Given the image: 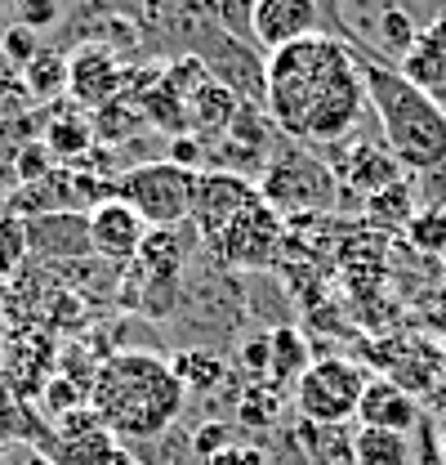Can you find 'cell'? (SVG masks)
<instances>
[{"label":"cell","mask_w":446,"mask_h":465,"mask_svg":"<svg viewBox=\"0 0 446 465\" xmlns=\"http://www.w3.org/2000/svg\"><path fill=\"white\" fill-rule=\"evenodd\" d=\"M366 108L371 99L353 41L313 32L264 58V116L281 139L308 153L353 139Z\"/></svg>","instance_id":"6da1fadb"},{"label":"cell","mask_w":446,"mask_h":465,"mask_svg":"<svg viewBox=\"0 0 446 465\" xmlns=\"http://www.w3.org/2000/svg\"><path fill=\"white\" fill-rule=\"evenodd\" d=\"M188 224L223 269H268L281 255V237H286L281 215L259 197L255 179L228 171L197 174Z\"/></svg>","instance_id":"7a4b0ae2"},{"label":"cell","mask_w":446,"mask_h":465,"mask_svg":"<svg viewBox=\"0 0 446 465\" xmlns=\"http://www.w3.org/2000/svg\"><path fill=\"white\" fill-rule=\"evenodd\" d=\"M183 390L161 353L116 349L90 381V411L116 439H157L183 411Z\"/></svg>","instance_id":"3957f363"},{"label":"cell","mask_w":446,"mask_h":465,"mask_svg":"<svg viewBox=\"0 0 446 465\" xmlns=\"http://www.w3.org/2000/svg\"><path fill=\"white\" fill-rule=\"evenodd\" d=\"M362 58V81L371 113L380 121L384 148L397 157V166L411 174H433L446 166V108L429 99L420 85H411L397 63L380 58L371 45H353Z\"/></svg>","instance_id":"277c9868"},{"label":"cell","mask_w":446,"mask_h":465,"mask_svg":"<svg viewBox=\"0 0 446 465\" xmlns=\"http://www.w3.org/2000/svg\"><path fill=\"white\" fill-rule=\"evenodd\" d=\"M197 232L192 224L179 229H148L143 246L134 251V260L121 269V304L130 313H148V318H170L179 304V287H183V269L192 260Z\"/></svg>","instance_id":"5b68a950"},{"label":"cell","mask_w":446,"mask_h":465,"mask_svg":"<svg viewBox=\"0 0 446 465\" xmlns=\"http://www.w3.org/2000/svg\"><path fill=\"white\" fill-rule=\"evenodd\" d=\"M255 188L281 220H290V215H326L339 202L334 171L317 153H308V148H299L290 139H281L273 148V157H268L264 174L255 179Z\"/></svg>","instance_id":"8992f818"},{"label":"cell","mask_w":446,"mask_h":465,"mask_svg":"<svg viewBox=\"0 0 446 465\" xmlns=\"http://www.w3.org/2000/svg\"><path fill=\"white\" fill-rule=\"evenodd\" d=\"M116 197L148 229H179V224L192 220L197 174L166 162V157H152V162H139V166L116 174Z\"/></svg>","instance_id":"52a82bcc"},{"label":"cell","mask_w":446,"mask_h":465,"mask_svg":"<svg viewBox=\"0 0 446 465\" xmlns=\"http://www.w3.org/2000/svg\"><path fill=\"white\" fill-rule=\"evenodd\" d=\"M366 371L353 358H313L308 371L295 381V403H299V420H313L322 430H339L344 420L357 416L362 390H366Z\"/></svg>","instance_id":"ba28073f"},{"label":"cell","mask_w":446,"mask_h":465,"mask_svg":"<svg viewBox=\"0 0 446 465\" xmlns=\"http://www.w3.org/2000/svg\"><path fill=\"white\" fill-rule=\"evenodd\" d=\"M130 81V67L121 63L116 50H108L103 41H81L72 54H67V94L76 108H103L112 104Z\"/></svg>","instance_id":"9c48e42d"},{"label":"cell","mask_w":446,"mask_h":465,"mask_svg":"<svg viewBox=\"0 0 446 465\" xmlns=\"http://www.w3.org/2000/svg\"><path fill=\"white\" fill-rule=\"evenodd\" d=\"M313 32H317V0H255V14H250L255 50L277 54Z\"/></svg>","instance_id":"30bf717a"},{"label":"cell","mask_w":446,"mask_h":465,"mask_svg":"<svg viewBox=\"0 0 446 465\" xmlns=\"http://www.w3.org/2000/svg\"><path fill=\"white\" fill-rule=\"evenodd\" d=\"M85 215H90V246H94V255L125 269V264L134 260V251L143 246L148 224H143V220H139L121 197L99 202V206H94V211H85Z\"/></svg>","instance_id":"8fae6325"},{"label":"cell","mask_w":446,"mask_h":465,"mask_svg":"<svg viewBox=\"0 0 446 465\" xmlns=\"http://www.w3.org/2000/svg\"><path fill=\"white\" fill-rule=\"evenodd\" d=\"M27 251L41 260H85L90 246V215L85 211H54L27 220Z\"/></svg>","instance_id":"7c38bea8"},{"label":"cell","mask_w":446,"mask_h":465,"mask_svg":"<svg viewBox=\"0 0 446 465\" xmlns=\"http://www.w3.org/2000/svg\"><path fill=\"white\" fill-rule=\"evenodd\" d=\"M397 72H402L411 85H420L429 99L446 104V14L433 18L429 27H420L411 54L397 63Z\"/></svg>","instance_id":"4fadbf2b"},{"label":"cell","mask_w":446,"mask_h":465,"mask_svg":"<svg viewBox=\"0 0 446 465\" xmlns=\"http://www.w3.org/2000/svg\"><path fill=\"white\" fill-rule=\"evenodd\" d=\"M357 420L371 425V430L406 434V430L420 425V403H415V394H406L402 385H393L389 376H375V381H366V390H362Z\"/></svg>","instance_id":"5bb4252c"},{"label":"cell","mask_w":446,"mask_h":465,"mask_svg":"<svg viewBox=\"0 0 446 465\" xmlns=\"http://www.w3.org/2000/svg\"><path fill=\"white\" fill-rule=\"evenodd\" d=\"M45 113V125H41V143L50 148V157L54 162H67V166H76L99 139H94V121L81 113V108H72V104H50V108H41Z\"/></svg>","instance_id":"9a60e30c"},{"label":"cell","mask_w":446,"mask_h":465,"mask_svg":"<svg viewBox=\"0 0 446 465\" xmlns=\"http://www.w3.org/2000/svg\"><path fill=\"white\" fill-rule=\"evenodd\" d=\"M246 104L228 90V85H219L215 76L188 99V134H197V139H219L223 130L237 121V113H241Z\"/></svg>","instance_id":"2e32d148"},{"label":"cell","mask_w":446,"mask_h":465,"mask_svg":"<svg viewBox=\"0 0 446 465\" xmlns=\"http://www.w3.org/2000/svg\"><path fill=\"white\" fill-rule=\"evenodd\" d=\"M90 121H94V139H99L103 148H121V143H130V134L148 130L143 99H139L134 90H121V94H116L112 104H103Z\"/></svg>","instance_id":"e0dca14e"},{"label":"cell","mask_w":446,"mask_h":465,"mask_svg":"<svg viewBox=\"0 0 446 465\" xmlns=\"http://www.w3.org/2000/svg\"><path fill=\"white\" fill-rule=\"evenodd\" d=\"M268 353H273V367H268V385L273 390H286V385H295L304 371H308V336L299 331V327H290V322H281L268 331Z\"/></svg>","instance_id":"ac0fdd59"},{"label":"cell","mask_w":446,"mask_h":465,"mask_svg":"<svg viewBox=\"0 0 446 465\" xmlns=\"http://www.w3.org/2000/svg\"><path fill=\"white\" fill-rule=\"evenodd\" d=\"M170 371L183 394H219V385L228 381V362L215 349H179Z\"/></svg>","instance_id":"d6986e66"},{"label":"cell","mask_w":446,"mask_h":465,"mask_svg":"<svg viewBox=\"0 0 446 465\" xmlns=\"http://www.w3.org/2000/svg\"><path fill=\"white\" fill-rule=\"evenodd\" d=\"M18 76H23V85H27L32 104L50 108V104H58V94H67V54H58V50H41V54L32 58Z\"/></svg>","instance_id":"ffe728a7"},{"label":"cell","mask_w":446,"mask_h":465,"mask_svg":"<svg viewBox=\"0 0 446 465\" xmlns=\"http://www.w3.org/2000/svg\"><path fill=\"white\" fill-rule=\"evenodd\" d=\"M415 211L420 206H415V183L411 179H397L393 188H384V193H375V197L362 202V215L375 229H406Z\"/></svg>","instance_id":"44dd1931"},{"label":"cell","mask_w":446,"mask_h":465,"mask_svg":"<svg viewBox=\"0 0 446 465\" xmlns=\"http://www.w3.org/2000/svg\"><path fill=\"white\" fill-rule=\"evenodd\" d=\"M353 465H411V439L362 425L353 434Z\"/></svg>","instance_id":"7402d4cb"},{"label":"cell","mask_w":446,"mask_h":465,"mask_svg":"<svg viewBox=\"0 0 446 465\" xmlns=\"http://www.w3.org/2000/svg\"><path fill=\"white\" fill-rule=\"evenodd\" d=\"M415 36H420V27H415V14H411V9H402V5H384V9L375 14V45H384V54H393L397 63L411 54Z\"/></svg>","instance_id":"603a6c76"},{"label":"cell","mask_w":446,"mask_h":465,"mask_svg":"<svg viewBox=\"0 0 446 465\" xmlns=\"http://www.w3.org/2000/svg\"><path fill=\"white\" fill-rule=\"evenodd\" d=\"M402 232L420 255H446V206H433V202L420 206Z\"/></svg>","instance_id":"cb8c5ba5"},{"label":"cell","mask_w":446,"mask_h":465,"mask_svg":"<svg viewBox=\"0 0 446 465\" xmlns=\"http://www.w3.org/2000/svg\"><path fill=\"white\" fill-rule=\"evenodd\" d=\"M281 399L273 385H246V394H237V416L250 425V430H268L277 420Z\"/></svg>","instance_id":"d4e9b609"},{"label":"cell","mask_w":446,"mask_h":465,"mask_svg":"<svg viewBox=\"0 0 446 465\" xmlns=\"http://www.w3.org/2000/svg\"><path fill=\"white\" fill-rule=\"evenodd\" d=\"M41 50H45V45H41V32H32V27H23V23H9V27L0 32V58H5L14 72H23Z\"/></svg>","instance_id":"484cf974"},{"label":"cell","mask_w":446,"mask_h":465,"mask_svg":"<svg viewBox=\"0 0 446 465\" xmlns=\"http://www.w3.org/2000/svg\"><path fill=\"white\" fill-rule=\"evenodd\" d=\"M27 224L18 215H5L0 211V278H9L23 260H27Z\"/></svg>","instance_id":"4316f807"},{"label":"cell","mask_w":446,"mask_h":465,"mask_svg":"<svg viewBox=\"0 0 446 465\" xmlns=\"http://www.w3.org/2000/svg\"><path fill=\"white\" fill-rule=\"evenodd\" d=\"M268 367H273V353H268V331L264 336H250L246 345L237 349V371L246 385H268Z\"/></svg>","instance_id":"83f0119b"},{"label":"cell","mask_w":446,"mask_h":465,"mask_svg":"<svg viewBox=\"0 0 446 465\" xmlns=\"http://www.w3.org/2000/svg\"><path fill=\"white\" fill-rule=\"evenodd\" d=\"M250 14H255V0H219V5H215L219 32L232 36V41H246V45H255V41H250Z\"/></svg>","instance_id":"f1b7e54d"},{"label":"cell","mask_w":446,"mask_h":465,"mask_svg":"<svg viewBox=\"0 0 446 465\" xmlns=\"http://www.w3.org/2000/svg\"><path fill=\"white\" fill-rule=\"evenodd\" d=\"M58 14H63V0H14V23H23L32 32L54 27Z\"/></svg>","instance_id":"f546056e"},{"label":"cell","mask_w":446,"mask_h":465,"mask_svg":"<svg viewBox=\"0 0 446 465\" xmlns=\"http://www.w3.org/2000/svg\"><path fill=\"white\" fill-rule=\"evenodd\" d=\"M232 448V425H223V420H206L197 434H192V452L201 457V461H215Z\"/></svg>","instance_id":"4dcf8cb0"},{"label":"cell","mask_w":446,"mask_h":465,"mask_svg":"<svg viewBox=\"0 0 446 465\" xmlns=\"http://www.w3.org/2000/svg\"><path fill=\"white\" fill-rule=\"evenodd\" d=\"M206 153H210V143L197 139V134H174L166 143V162H174V166H183V171H192V174L206 162Z\"/></svg>","instance_id":"1f68e13d"},{"label":"cell","mask_w":446,"mask_h":465,"mask_svg":"<svg viewBox=\"0 0 446 465\" xmlns=\"http://www.w3.org/2000/svg\"><path fill=\"white\" fill-rule=\"evenodd\" d=\"M45 403L54 407L58 416H67V411H81V390L72 385V381H50V390H45Z\"/></svg>","instance_id":"d6a6232c"},{"label":"cell","mask_w":446,"mask_h":465,"mask_svg":"<svg viewBox=\"0 0 446 465\" xmlns=\"http://www.w3.org/2000/svg\"><path fill=\"white\" fill-rule=\"evenodd\" d=\"M210 465H264V452H259V448H237V443H232V448H228L223 457H215Z\"/></svg>","instance_id":"836d02e7"},{"label":"cell","mask_w":446,"mask_h":465,"mask_svg":"<svg viewBox=\"0 0 446 465\" xmlns=\"http://www.w3.org/2000/svg\"><path fill=\"white\" fill-rule=\"evenodd\" d=\"M99 5H103L108 14H121V18H130V14H139V18H143L157 0H99Z\"/></svg>","instance_id":"e575fe53"},{"label":"cell","mask_w":446,"mask_h":465,"mask_svg":"<svg viewBox=\"0 0 446 465\" xmlns=\"http://www.w3.org/2000/svg\"><path fill=\"white\" fill-rule=\"evenodd\" d=\"M429 394H433V403H438V411H446V371L438 376V381H433V390H429Z\"/></svg>","instance_id":"d590c367"},{"label":"cell","mask_w":446,"mask_h":465,"mask_svg":"<svg viewBox=\"0 0 446 465\" xmlns=\"http://www.w3.org/2000/svg\"><path fill=\"white\" fill-rule=\"evenodd\" d=\"M9 14H14V0H0V32L9 27Z\"/></svg>","instance_id":"8d00e7d4"},{"label":"cell","mask_w":446,"mask_h":465,"mask_svg":"<svg viewBox=\"0 0 446 465\" xmlns=\"http://www.w3.org/2000/svg\"><path fill=\"white\" fill-rule=\"evenodd\" d=\"M442 465H446V420H442Z\"/></svg>","instance_id":"74e56055"},{"label":"cell","mask_w":446,"mask_h":465,"mask_svg":"<svg viewBox=\"0 0 446 465\" xmlns=\"http://www.w3.org/2000/svg\"><path fill=\"white\" fill-rule=\"evenodd\" d=\"M442 260H446V255H442Z\"/></svg>","instance_id":"f35d334b"}]
</instances>
